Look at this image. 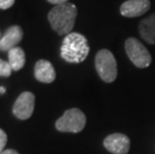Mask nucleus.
<instances>
[{
	"instance_id": "obj_1",
	"label": "nucleus",
	"mask_w": 155,
	"mask_h": 154,
	"mask_svg": "<svg viewBox=\"0 0 155 154\" xmlns=\"http://www.w3.org/2000/svg\"><path fill=\"white\" fill-rule=\"evenodd\" d=\"M77 16V8L72 3L56 5L48 13V21L58 35L71 33Z\"/></svg>"
},
{
	"instance_id": "obj_2",
	"label": "nucleus",
	"mask_w": 155,
	"mask_h": 154,
	"mask_svg": "<svg viewBox=\"0 0 155 154\" xmlns=\"http://www.w3.org/2000/svg\"><path fill=\"white\" fill-rule=\"evenodd\" d=\"M89 50L86 37L77 32H71L63 39L60 55L68 63H80L86 59Z\"/></svg>"
},
{
	"instance_id": "obj_3",
	"label": "nucleus",
	"mask_w": 155,
	"mask_h": 154,
	"mask_svg": "<svg viewBox=\"0 0 155 154\" xmlns=\"http://www.w3.org/2000/svg\"><path fill=\"white\" fill-rule=\"evenodd\" d=\"M95 68L104 82L111 83L117 77V63L112 52L101 49L95 56Z\"/></svg>"
},
{
	"instance_id": "obj_4",
	"label": "nucleus",
	"mask_w": 155,
	"mask_h": 154,
	"mask_svg": "<svg viewBox=\"0 0 155 154\" xmlns=\"http://www.w3.org/2000/svg\"><path fill=\"white\" fill-rule=\"evenodd\" d=\"M86 124L85 114L78 108H71L64 112V114L55 123L56 129L60 132L78 133L83 130Z\"/></svg>"
},
{
	"instance_id": "obj_5",
	"label": "nucleus",
	"mask_w": 155,
	"mask_h": 154,
	"mask_svg": "<svg viewBox=\"0 0 155 154\" xmlns=\"http://www.w3.org/2000/svg\"><path fill=\"white\" fill-rule=\"evenodd\" d=\"M125 51L131 62L138 68H146L152 61L149 51L136 38L127 39L125 42Z\"/></svg>"
},
{
	"instance_id": "obj_6",
	"label": "nucleus",
	"mask_w": 155,
	"mask_h": 154,
	"mask_svg": "<svg viewBox=\"0 0 155 154\" xmlns=\"http://www.w3.org/2000/svg\"><path fill=\"white\" fill-rule=\"evenodd\" d=\"M35 96L30 91H24L18 96L13 105L12 111L15 117L20 120L30 118L34 111Z\"/></svg>"
},
{
	"instance_id": "obj_7",
	"label": "nucleus",
	"mask_w": 155,
	"mask_h": 154,
	"mask_svg": "<svg viewBox=\"0 0 155 154\" xmlns=\"http://www.w3.org/2000/svg\"><path fill=\"white\" fill-rule=\"evenodd\" d=\"M104 147L113 154H127L129 151L130 140L121 133H114L104 139Z\"/></svg>"
},
{
	"instance_id": "obj_8",
	"label": "nucleus",
	"mask_w": 155,
	"mask_h": 154,
	"mask_svg": "<svg viewBox=\"0 0 155 154\" xmlns=\"http://www.w3.org/2000/svg\"><path fill=\"white\" fill-rule=\"evenodd\" d=\"M149 8V0H127L120 6V13L124 17L133 18L145 14Z\"/></svg>"
},
{
	"instance_id": "obj_9",
	"label": "nucleus",
	"mask_w": 155,
	"mask_h": 154,
	"mask_svg": "<svg viewBox=\"0 0 155 154\" xmlns=\"http://www.w3.org/2000/svg\"><path fill=\"white\" fill-rule=\"evenodd\" d=\"M23 38V30L20 26L13 25L5 31L0 39V51H9L16 47Z\"/></svg>"
},
{
	"instance_id": "obj_10",
	"label": "nucleus",
	"mask_w": 155,
	"mask_h": 154,
	"mask_svg": "<svg viewBox=\"0 0 155 154\" xmlns=\"http://www.w3.org/2000/svg\"><path fill=\"white\" fill-rule=\"evenodd\" d=\"M34 76L39 82L51 83L55 80L56 72L51 62L45 59H40L35 64Z\"/></svg>"
},
{
	"instance_id": "obj_11",
	"label": "nucleus",
	"mask_w": 155,
	"mask_h": 154,
	"mask_svg": "<svg viewBox=\"0 0 155 154\" xmlns=\"http://www.w3.org/2000/svg\"><path fill=\"white\" fill-rule=\"evenodd\" d=\"M139 33L147 43L155 44V13L141 20Z\"/></svg>"
},
{
	"instance_id": "obj_12",
	"label": "nucleus",
	"mask_w": 155,
	"mask_h": 154,
	"mask_svg": "<svg viewBox=\"0 0 155 154\" xmlns=\"http://www.w3.org/2000/svg\"><path fill=\"white\" fill-rule=\"evenodd\" d=\"M8 59L12 70L18 71L25 65V52L21 47L16 46L8 51Z\"/></svg>"
},
{
	"instance_id": "obj_13",
	"label": "nucleus",
	"mask_w": 155,
	"mask_h": 154,
	"mask_svg": "<svg viewBox=\"0 0 155 154\" xmlns=\"http://www.w3.org/2000/svg\"><path fill=\"white\" fill-rule=\"evenodd\" d=\"M12 68L9 62H6L0 58V76L1 77H9L11 75Z\"/></svg>"
},
{
	"instance_id": "obj_14",
	"label": "nucleus",
	"mask_w": 155,
	"mask_h": 154,
	"mask_svg": "<svg viewBox=\"0 0 155 154\" xmlns=\"http://www.w3.org/2000/svg\"><path fill=\"white\" fill-rule=\"evenodd\" d=\"M6 143H7V134L4 132V130L0 128V153L4 150Z\"/></svg>"
},
{
	"instance_id": "obj_15",
	"label": "nucleus",
	"mask_w": 155,
	"mask_h": 154,
	"mask_svg": "<svg viewBox=\"0 0 155 154\" xmlns=\"http://www.w3.org/2000/svg\"><path fill=\"white\" fill-rule=\"evenodd\" d=\"M15 3V0H0V9L5 10V9L10 8Z\"/></svg>"
},
{
	"instance_id": "obj_16",
	"label": "nucleus",
	"mask_w": 155,
	"mask_h": 154,
	"mask_svg": "<svg viewBox=\"0 0 155 154\" xmlns=\"http://www.w3.org/2000/svg\"><path fill=\"white\" fill-rule=\"evenodd\" d=\"M49 3L54 5H60V4H64V3H67L68 0H47Z\"/></svg>"
},
{
	"instance_id": "obj_17",
	"label": "nucleus",
	"mask_w": 155,
	"mask_h": 154,
	"mask_svg": "<svg viewBox=\"0 0 155 154\" xmlns=\"http://www.w3.org/2000/svg\"><path fill=\"white\" fill-rule=\"evenodd\" d=\"M0 154H19V153L14 149H6V150H3Z\"/></svg>"
},
{
	"instance_id": "obj_18",
	"label": "nucleus",
	"mask_w": 155,
	"mask_h": 154,
	"mask_svg": "<svg viewBox=\"0 0 155 154\" xmlns=\"http://www.w3.org/2000/svg\"><path fill=\"white\" fill-rule=\"evenodd\" d=\"M4 93H5V88L0 87V94H4Z\"/></svg>"
},
{
	"instance_id": "obj_19",
	"label": "nucleus",
	"mask_w": 155,
	"mask_h": 154,
	"mask_svg": "<svg viewBox=\"0 0 155 154\" xmlns=\"http://www.w3.org/2000/svg\"><path fill=\"white\" fill-rule=\"evenodd\" d=\"M0 39H1V31H0Z\"/></svg>"
}]
</instances>
